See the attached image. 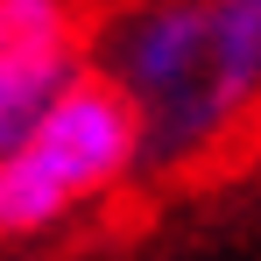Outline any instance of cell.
I'll use <instances>...</instances> for the list:
<instances>
[{"instance_id":"1","label":"cell","mask_w":261,"mask_h":261,"mask_svg":"<svg viewBox=\"0 0 261 261\" xmlns=\"http://www.w3.org/2000/svg\"><path fill=\"white\" fill-rule=\"evenodd\" d=\"M92 57L141 120V176L219 170L261 134L205 0H120L99 14Z\"/></svg>"},{"instance_id":"2","label":"cell","mask_w":261,"mask_h":261,"mask_svg":"<svg viewBox=\"0 0 261 261\" xmlns=\"http://www.w3.org/2000/svg\"><path fill=\"white\" fill-rule=\"evenodd\" d=\"M127 176H141V120L127 92L92 64L0 155V247L71 226L78 212L106 205Z\"/></svg>"},{"instance_id":"3","label":"cell","mask_w":261,"mask_h":261,"mask_svg":"<svg viewBox=\"0 0 261 261\" xmlns=\"http://www.w3.org/2000/svg\"><path fill=\"white\" fill-rule=\"evenodd\" d=\"M92 0H0V155L92 71Z\"/></svg>"}]
</instances>
